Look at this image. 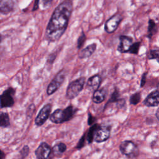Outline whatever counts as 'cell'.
<instances>
[{
    "instance_id": "obj_1",
    "label": "cell",
    "mask_w": 159,
    "mask_h": 159,
    "mask_svg": "<svg viewBox=\"0 0 159 159\" xmlns=\"http://www.w3.org/2000/svg\"><path fill=\"white\" fill-rule=\"evenodd\" d=\"M73 11L70 0H65L54 10L46 28L45 37L50 42L58 41L65 33Z\"/></svg>"
},
{
    "instance_id": "obj_2",
    "label": "cell",
    "mask_w": 159,
    "mask_h": 159,
    "mask_svg": "<svg viewBox=\"0 0 159 159\" xmlns=\"http://www.w3.org/2000/svg\"><path fill=\"white\" fill-rule=\"evenodd\" d=\"M76 109L69 106L65 109H57L50 115V120L55 124H61L70 120L75 113Z\"/></svg>"
},
{
    "instance_id": "obj_3",
    "label": "cell",
    "mask_w": 159,
    "mask_h": 159,
    "mask_svg": "<svg viewBox=\"0 0 159 159\" xmlns=\"http://www.w3.org/2000/svg\"><path fill=\"white\" fill-rule=\"evenodd\" d=\"M85 80V77L83 76L71 81L68 84L66 92V97L67 99H74L80 94L83 89Z\"/></svg>"
},
{
    "instance_id": "obj_4",
    "label": "cell",
    "mask_w": 159,
    "mask_h": 159,
    "mask_svg": "<svg viewBox=\"0 0 159 159\" xmlns=\"http://www.w3.org/2000/svg\"><path fill=\"white\" fill-rule=\"evenodd\" d=\"M120 152L130 158H134L139 155V149L136 144L131 140H124L119 146Z\"/></svg>"
},
{
    "instance_id": "obj_5",
    "label": "cell",
    "mask_w": 159,
    "mask_h": 159,
    "mask_svg": "<svg viewBox=\"0 0 159 159\" xmlns=\"http://www.w3.org/2000/svg\"><path fill=\"white\" fill-rule=\"evenodd\" d=\"M65 79V71L64 69L59 71L48 84L47 89L48 95L53 94L63 84Z\"/></svg>"
},
{
    "instance_id": "obj_6",
    "label": "cell",
    "mask_w": 159,
    "mask_h": 159,
    "mask_svg": "<svg viewBox=\"0 0 159 159\" xmlns=\"http://www.w3.org/2000/svg\"><path fill=\"white\" fill-rule=\"evenodd\" d=\"M110 134L111 129L109 126L97 125L94 132L93 140L97 143L105 142L109 138Z\"/></svg>"
},
{
    "instance_id": "obj_7",
    "label": "cell",
    "mask_w": 159,
    "mask_h": 159,
    "mask_svg": "<svg viewBox=\"0 0 159 159\" xmlns=\"http://www.w3.org/2000/svg\"><path fill=\"white\" fill-rule=\"evenodd\" d=\"M14 93L15 90L12 88H9L0 95V107H10L14 105L13 95Z\"/></svg>"
},
{
    "instance_id": "obj_8",
    "label": "cell",
    "mask_w": 159,
    "mask_h": 159,
    "mask_svg": "<svg viewBox=\"0 0 159 159\" xmlns=\"http://www.w3.org/2000/svg\"><path fill=\"white\" fill-rule=\"evenodd\" d=\"M122 19V16L119 12L113 15L106 22L104 25L105 31L109 34H112L117 29Z\"/></svg>"
},
{
    "instance_id": "obj_9",
    "label": "cell",
    "mask_w": 159,
    "mask_h": 159,
    "mask_svg": "<svg viewBox=\"0 0 159 159\" xmlns=\"http://www.w3.org/2000/svg\"><path fill=\"white\" fill-rule=\"evenodd\" d=\"M52 106L50 104L45 105L40 111L35 119V123L37 126L42 125L50 115Z\"/></svg>"
},
{
    "instance_id": "obj_10",
    "label": "cell",
    "mask_w": 159,
    "mask_h": 159,
    "mask_svg": "<svg viewBox=\"0 0 159 159\" xmlns=\"http://www.w3.org/2000/svg\"><path fill=\"white\" fill-rule=\"evenodd\" d=\"M52 149L46 142H42L35 151L37 159H48L50 155Z\"/></svg>"
},
{
    "instance_id": "obj_11",
    "label": "cell",
    "mask_w": 159,
    "mask_h": 159,
    "mask_svg": "<svg viewBox=\"0 0 159 159\" xmlns=\"http://www.w3.org/2000/svg\"><path fill=\"white\" fill-rule=\"evenodd\" d=\"M120 44L117 47V50L120 53H127L129 52L132 44V39L130 37L122 35L119 38Z\"/></svg>"
},
{
    "instance_id": "obj_12",
    "label": "cell",
    "mask_w": 159,
    "mask_h": 159,
    "mask_svg": "<svg viewBox=\"0 0 159 159\" xmlns=\"http://www.w3.org/2000/svg\"><path fill=\"white\" fill-rule=\"evenodd\" d=\"M158 91H155L150 93L145 98L143 101V104L148 107H156L158 106Z\"/></svg>"
},
{
    "instance_id": "obj_13",
    "label": "cell",
    "mask_w": 159,
    "mask_h": 159,
    "mask_svg": "<svg viewBox=\"0 0 159 159\" xmlns=\"http://www.w3.org/2000/svg\"><path fill=\"white\" fill-rule=\"evenodd\" d=\"M101 78L99 75H94L90 77L86 83V88L90 91H96L100 86Z\"/></svg>"
},
{
    "instance_id": "obj_14",
    "label": "cell",
    "mask_w": 159,
    "mask_h": 159,
    "mask_svg": "<svg viewBox=\"0 0 159 159\" xmlns=\"http://www.w3.org/2000/svg\"><path fill=\"white\" fill-rule=\"evenodd\" d=\"M13 0H0V12L4 14L11 12L14 8Z\"/></svg>"
},
{
    "instance_id": "obj_15",
    "label": "cell",
    "mask_w": 159,
    "mask_h": 159,
    "mask_svg": "<svg viewBox=\"0 0 159 159\" xmlns=\"http://www.w3.org/2000/svg\"><path fill=\"white\" fill-rule=\"evenodd\" d=\"M106 96V90L104 88L98 89L94 91L93 101L96 104H99L104 101Z\"/></svg>"
},
{
    "instance_id": "obj_16",
    "label": "cell",
    "mask_w": 159,
    "mask_h": 159,
    "mask_svg": "<svg viewBox=\"0 0 159 159\" xmlns=\"http://www.w3.org/2000/svg\"><path fill=\"white\" fill-rule=\"evenodd\" d=\"M96 48V44L92 43L91 45H88L86 48H83L79 53V58H86L91 57L94 52H95Z\"/></svg>"
},
{
    "instance_id": "obj_17",
    "label": "cell",
    "mask_w": 159,
    "mask_h": 159,
    "mask_svg": "<svg viewBox=\"0 0 159 159\" xmlns=\"http://www.w3.org/2000/svg\"><path fill=\"white\" fill-rule=\"evenodd\" d=\"M10 125L9 114L7 112H0V127H7Z\"/></svg>"
},
{
    "instance_id": "obj_18",
    "label": "cell",
    "mask_w": 159,
    "mask_h": 159,
    "mask_svg": "<svg viewBox=\"0 0 159 159\" xmlns=\"http://www.w3.org/2000/svg\"><path fill=\"white\" fill-rule=\"evenodd\" d=\"M66 150V145L64 143L60 142L56 144L52 148V151L55 155H61Z\"/></svg>"
},
{
    "instance_id": "obj_19",
    "label": "cell",
    "mask_w": 159,
    "mask_h": 159,
    "mask_svg": "<svg viewBox=\"0 0 159 159\" xmlns=\"http://www.w3.org/2000/svg\"><path fill=\"white\" fill-rule=\"evenodd\" d=\"M157 31V27L153 19H150L148 20V37L150 38Z\"/></svg>"
},
{
    "instance_id": "obj_20",
    "label": "cell",
    "mask_w": 159,
    "mask_h": 159,
    "mask_svg": "<svg viewBox=\"0 0 159 159\" xmlns=\"http://www.w3.org/2000/svg\"><path fill=\"white\" fill-rule=\"evenodd\" d=\"M141 99V94L140 93H136L135 94H133L130 98V103L133 105L137 104Z\"/></svg>"
},
{
    "instance_id": "obj_21",
    "label": "cell",
    "mask_w": 159,
    "mask_h": 159,
    "mask_svg": "<svg viewBox=\"0 0 159 159\" xmlns=\"http://www.w3.org/2000/svg\"><path fill=\"white\" fill-rule=\"evenodd\" d=\"M96 127H97L96 124L94 125L93 126H92L89 129V130L88 131V135H87V140H88L89 143H91L93 141L94 132V130H95V129H96Z\"/></svg>"
},
{
    "instance_id": "obj_22",
    "label": "cell",
    "mask_w": 159,
    "mask_h": 159,
    "mask_svg": "<svg viewBox=\"0 0 159 159\" xmlns=\"http://www.w3.org/2000/svg\"><path fill=\"white\" fill-rule=\"evenodd\" d=\"M140 42H137L135 43H133L130 50H129V53H132V54H137L139 50V47H140Z\"/></svg>"
},
{
    "instance_id": "obj_23",
    "label": "cell",
    "mask_w": 159,
    "mask_h": 159,
    "mask_svg": "<svg viewBox=\"0 0 159 159\" xmlns=\"http://www.w3.org/2000/svg\"><path fill=\"white\" fill-rule=\"evenodd\" d=\"M158 54L159 52L157 49L156 50H152L148 53V59L152 60V59H156L157 61H158Z\"/></svg>"
},
{
    "instance_id": "obj_24",
    "label": "cell",
    "mask_w": 159,
    "mask_h": 159,
    "mask_svg": "<svg viewBox=\"0 0 159 159\" xmlns=\"http://www.w3.org/2000/svg\"><path fill=\"white\" fill-rule=\"evenodd\" d=\"M86 40V35L84 33L82 32L80 36L79 37L78 41H77V47L78 48H80L82 47V46L84 45V43Z\"/></svg>"
},
{
    "instance_id": "obj_25",
    "label": "cell",
    "mask_w": 159,
    "mask_h": 159,
    "mask_svg": "<svg viewBox=\"0 0 159 159\" xmlns=\"http://www.w3.org/2000/svg\"><path fill=\"white\" fill-rule=\"evenodd\" d=\"M119 101V93L118 92L117 90H115L113 93L111 95V97L110 98V99L108 101V103H111V102H114L116 101Z\"/></svg>"
},
{
    "instance_id": "obj_26",
    "label": "cell",
    "mask_w": 159,
    "mask_h": 159,
    "mask_svg": "<svg viewBox=\"0 0 159 159\" xmlns=\"http://www.w3.org/2000/svg\"><path fill=\"white\" fill-rule=\"evenodd\" d=\"M29 152V148L27 145H25L20 152L21 155L23 156V158L25 157L28 155Z\"/></svg>"
},
{
    "instance_id": "obj_27",
    "label": "cell",
    "mask_w": 159,
    "mask_h": 159,
    "mask_svg": "<svg viewBox=\"0 0 159 159\" xmlns=\"http://www.w3.org/2000/svg\"><path fill=\"white\" fill-rule=\"evenodd\" d=\"M147 73H145L142 75V78H141V83H140V87H143L146 82V78H147Z\"/></svg>"
},
{
    "instance_id": "obj_28",
    "label": "cell",
    "mask_w": 159,
    "mask_h": 159,
    "mask_svg": "<svg viewBox=\"0 0 159 159\" xmlns=\"http://www.w3.org/2000/svg\"><path fill=\"white\" fill-rule=\"evenodd\" d=\"M56 58V55H55L54 53L50 54L48 58V60H47V62L48 63H52L53 61H54V60Z\"/></svg>"
},
{
    "instance_id": "obj_29",
    "label": "cell",
    "mask_w": 159,
    "mask_h": 159,
    "mask_svg": "<svg viewBox=\"0 0 159 159\" xmlns=\"http://www.w3.org/2000/svg\"><path fill=\"white\" fill-rule=\"evenodd\" d=\"M52 1V0H42V4H43V6L46 7V6H49L51 4Z\"/></svg>"
},
{
    "instance_id": "obj_30",
    "label": "cell",
    "mask_w": 159,
    "mask_h": 159,
    "mask_svg": "<svg viewBox=\"0 0 159 159\" xmlns=\"http://www.w3.org/2000/svg\"><path fill=\"white\" fill-rule=\"evenodd\" d=\"M83 145H84V139H83V137L80 139V141L79 142V143H78V144L77 148H81Z\"/></svg>"
},
{
    "instance_id": "obj_31",
    "label": "cell",
    "mask_w": 159,
    "mask_h": 159,
    "mask_svg": "<svg viewBox=\"0 0 159 159\" xmlns=\"http://www.w3.org/2000/svg\"><path fill=\"white\" fill-rule=\"evenodd\" d=\"M39 0H35V3H34V7H33V9L32 11H35L38 9L39 7Z\"/></svg>"
},
{
    "instance_id": "obj_32",
    "label": "cell",
    "mask_w": 159,
    "mask_h": 159,
    "mask_svg": "<svg viewBox=\"0 0 159 159\" xmlns=\"http://www.w3.org/2000/svg\"><path fill=\"white\" fill-rule=\"evenodd\" d=\"M4 156H5V155H4V152L2 150H1V149H0V159H4Z\"/></svg>"
},
{
    "instance_id": "obj_33",
    "label": "cell",
    "mask_w": 159,
    "mask_h": 159,
    "mask_svg": "<svg viewBox=\"0 0 159 159\" xmlns=\"http://www.w3.org/2000/svg\"><path fill=\"white\" fill-rule=\"evenodd\" d=\"M1 40H2V38H1V36L0 35V43H1Z\"/></svg>"
}]
</instances>
